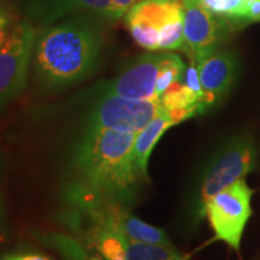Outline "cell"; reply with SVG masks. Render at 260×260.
Returning a JSON list of instances; mask_svg holds the SVG:
<instances>
[{"mask_svg":"<svg viewBox=\"0 0 260 260\" xmlns=\"http://www.w3.org/2000/svg\"><path fill=\"white\" fill-rule=\"evenodd\" d=\"M136 135L87 126L76 146L75 162L90 189L119 204L132 200L139 178L134 164Z\"/></svg>","mask_w":260,"mask_h":260,"instance_id":"1","label":"cell"},{"mask_svg":"<svg viewBox=\"0 0 260 260\" xmlns=\"http://www.w3.org/2000/svg\"><path fill=\"white\" fill-rule=\"evenodd\" d=\"M102 45V32L88 18H71L54 25L42 32L35 46L39 79L52 88L79 82L94 70Z\"/></svg>","mask_w":260,"mask_h":260,"instance_id":"2","label":"cell"},{"mask_svg":"<svg viewBox=\"0 0 260 260\" xmlns=\"http://www.w3.org/2000/svg\"><path fill=\"white\" fill-rule=\"evenodd\" d=\"M252 195L253 189L243 178L211 198L201 212L209 218L214 239L224 241L237 252L243 230L252 216Z\"/></svg>","mask_w":260,"mask_h":260,"instance_id":"3","label":"cell"},{"mask_svg":"<svg viewBox=\"0 0 260 260\" xmlns=\"http://www.w3.org/2000/svg\"><path fill=\"white\" fill-rule=\"evenodd\" d=\"M256 151L249 138H235L207 168L200 189L201 212L211 198L243 180L255 167Z\"/></svg>","mask_w":260,"mask_h":260,"instance_id":"4","label":"cell"},{"mask_svg":"<svg viewBox=\"0 0 260 260\" xmlns=\"http://www.w3.org/2000/svg\"><path fill=\"white\" fill-rule=\"evenodd\" d=\"M162 110L160 100H139L103 94L88 117V126L138 134Z\"/></svg>","mask_w":260,"mask_h":260,"instance_id":"5","label":"cell"},{"mask_svg":"<svg viewBox=\"0 0 260 260\" xmlns=\"http://www.w3.org/2000/svg\"><path fill=\"white\" fill-rule=\"evenodd\" d=\"M34 40V29L22 21L11 28L0 46V106L23 89Z\"/></svg>","mask_w":260,"mask_h":260,"instance_id":"6","label":"cell"},{"mask_svg":"<svg viewBox=\"0 0 260 260\" xmlns=\"http://www.w3.org/2000/svg\"><path fill=\"white\" fill-rule=\"evenodd\" d=\"M83 205H86L87 212L99 226L116 230L124 235L126 239L134 241L161 243V245L170 243L162 230L128 213L117 201L107 199L95 193V197L84 200Z\"/></svg>","mask_w":260,"mask_h":260,"instance_id":"7","label":"cell"},{"mask_svg":"<svg viewBox=\"0 0 260 260\" xmlns=\"http://www.w3.org/2000/svg\"><path fill=\"white\" fill-rule=\"evenodd\" d=\"M183 3V50L191 58L201 52L218 47L225 38L228 27L222 17L212 14L200 0H182Z\"/></svg>","mask_w":260,"mask_h":260,"instance_id":"8","label":"cell"},{"mask_svg":"<svg viewBox=\"0 0 260 260\" xmlns=\"http://www.w3.org/2000/svg\"><path fill=\"white\" fill-rule=\"evenodd\" d=\"M164 53H146L133 61L118 76L105 84L103 94L139 100H159L155 83Z\"/></svg>","mask_w":260,"mask_h":260,"instance_id":"9","label":"cell"},{"mask_svg":"<svg viewBox=\"0 0 260 260\" xmlns=\"http://www.w3.org/2000/svg\"><path fill=\"white\" fill-rule=\"evenodd\" d=\"M191 60L195 61L199 81L211 102H216L229 89L235 79L237 58L233 52L218 47L201 52Z\"/></svg>","mask_w":260,"mask_h":260,"instance_id":"10","label":"cell"},{"mask_svg":"<svg viewBox=\"0 0 260 260\" xmlns=\"http://www.w3.org/2000/svg\"><path fill=\"white\" fill-rule=\"evenodd\" d=\"M176 124L177 123L170 115L162 110L141 132L138 133L134 144V164L140 178L148 180L147 167L152 151L165 132Z\"/></svg>","mask_w":260,"mask_h":260,"instance_id":"11","label":"cell"},{"mask_svg":"<svg viewBox=\"0 0 260 260\" xmlns=\"http://www.w3.org/2000/svg\"><path fill=\"white\" fill-rule=\"evenodd\" d=\"M181 18H183L182 0H142L125 15V21L145 22L158 31L165 24Z\"/></svg>","mask_w":260,"mask_h":260,"instance_id":"12","label":"cell"},{"mask_svg":"<svg viewBox=\"0 0 260 260\" xmlns=\"http://www.w3.org/2000/svg\"><path fill=\"white\" fill-rule=\"evenodd\" d=\"M126 260H188L189 255L171 245L148 243L126 239Z\"/></svg>","mask_w":260,"mask_h":260,"instance_id":"13","label":"cell"},{"mask_svg":"<svg viewBox=\"0 0 260 260\" xmlns=\"http://www.w3.org/2000/svg\"><path fill=\"white\" fill-rule=\"evenodd\" d=\"M92 236L94 248L103 260H126V240L121 233L98 225Z\"/></svg>","mask_w":260,"mask_h":260,"instance_id":"14","label":"cell"},{"mask_svg":"<svg viewBox=\"0 0 260 260\" xmlns=\"http://www.w3.org/2000/svg\"><path fill=\"white\" fill-rule=\"evenodd\" d=\"M57 5L61 12L65 10L84 11L112 22L124 15L112 0H57Z\"/></svg>","mask_w":260,"mask_h":260,"instance_id":"15","label":"cell"},{"mask_svg":"<svg viewBox=\"0 0 260 260\" xmlns=\"http://www.w3.org/2000/svg\"><path fill=\"white\" fill-rule=\"evenodd\" d=\"M184 71H186V68H184L183 61L177 54L164 52L161 68L159 71L157 83H155V92L159 99L172 83L182 81Z\"/></svg>","mask_w":260,"mask_h":260,"instance_id":"16","label":"cell"},{"mask_svg":"<svg viewBox=\"0 0 260 260\" xmlns=\"http://www.w3.org/2000/svg\"><path fill=\"white\" fill-rule=\"evenodd\" d=\"M203 5L214 15L225 21L241 23L245 12L246 0H200Z\"/></svg>","mask_w":260,"mask_h":260,"instance_id":"17","label":"cell"},{"mask_svg":"<svg viewBox=\"0 0 260 260\" xmlns=\"http://www.w3.org/2000/svg\"><path fill=\"white\" fill-rule=\"evenodd\" d=\"M130 34L139 46L147 51L159 50V31L145 22L125 21Z\"/></svg>","mask_w":260,"mask_h":260,"instance_id":"18","label":"cell"},{"mask_svg":"<svg viewBox=\"0 0 260 260\" xmlns=\"http://www.w3.org/2000/svg\"><path fill=\"white\" fill-rule=\"evenodd\" d=\"M183 18L172 21L159 30V50H180L183 48Z\"/></svg>","mask_w":260,"mask_h":260,"instance_id":"19","label":"cell"},{"mask_svg":"<svg viewBox=\"0 0 260 260\" xmlns=\"http://www.w3.org/2000/svg\"><path fill=\"white\" fill-rule=\"evenodd\" d=\"M12 23V15L10 12V10L4 2L0 0V46L3 45V42L6 40L9 32L11 29Z\"/></svg>","mask_w":260,"mask_h":260,"instance_id":"20","label":"cell"},{"mask_svg":"<svg viewBox=\"0 0 260 260\" xmlns=\"http://www.w3.org/2000/svg\"><path fill=\"white\" fill-rule=\"evenodd\" d=\"M242 21L245 23L260 22V0H246Z\"/></svg>","mask_w":260,"mask_h":260,"instance_id":"21","label":"cell"},{"mask_svg":"<svg viewBox=\"0 0 260 260\" xmlns=\"http://www.w3.org/2000/svg\"><path fill=\"white\" fill-rule=\"evenodd\" d=\"M2 260H51L47 256L38 254V253H24V254H10Z\"/></svg>","mask_w":260,"mask_h":260,"instance_id":"22","label":"cell"},{"mask_svg":"<svg viewBox=\"0 0 260 260\" xmlns=\"http://www.w3.org/2000/svg\"><path fill=\"white\" fill-rule=\"evenodd\" d=\"M112 2L115 3L117 8L121 10L123 14H126L136 3H139V0H112Z\"/></svg>","mask_w":260,"mask_h":260,"instance_id":"23","label":"cell"},{"mask_svg":"<svg viewBox=\"0 0 260 260\" xmlns=\"http://www.w3.org/2000/svg\"><path fill=\"white\" fill-rule=\"evenodd\" d=\"M0 214H2V198H0Z\"/></svg>","mask_w":260,"mask_h":260,"instance_id":"24","label":"cell"},{"mask_svg":"<svg viewBox=\"0 0 260 260\" xmlns=\"http://www.w3.org/2000/svg\"><path fill=\"white\" fill-rule=\"evenodd\" d=\"M139 2H142V0H139Z\"/></svg>","mask_w":260,"mask_h":260,"instance_id":"25","label":"cell"}]
</instances>
